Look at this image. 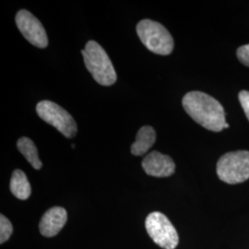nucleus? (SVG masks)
Listing matches in <instances>:
<instances>
[{
	"label": "nucleus",
	"mask_w": 249,
	"mask_h": 249,
	"mask_svg": "<svg viewBox=\"0 0 249 249\" xmlns=\"http://www.w3.org/2000/svg\"><path fill=\"white\" fill-rule=\"evenodd\" d=\"M183 107L189 116L206 129L220 132L224 129L225 113L223 106L202 91H190L184 96Z\"/></svg>",
	"instance_id": "f257e3e1"
},
{
	"label": "nucleus",
	"mask_w": 249,
	"mask_h": 249,
	"mask_svg": "<svg viewBox=\"0 0 249 249\" xmlns=\"http://www.w3.org/2000/svg\"><path fill=\"white\" fill-rule=\"evenodd\" d=\"M81 53L87 70L99 84L111 86L116 82L117 76L113 63L98 43L89 41Z\"/></svg>",
	"instance_id": "f03ea898"
},
{
	"label": "nucleus",
	"mask_w": 249,
	"mask_h": 249,
	"mask_svg": "<svg viewBox=\"0 0 249 249\" xmlns=\"http://www.w3.org/2000/svg\"><path fill=\"white\" fill-rule=\"evenodd\" d=\"M137 34L142 43L152 53L167 55L174 49V39L169 32L160 23L151 20L143 19L137 25Z\"/></svg>",
	"instance_id": "7ed1b4c3"
},
{
	"label": "nucleus",
	"mask_w": 249,
	"mask_h": 249,
	"mask_svg": "<svg viewBox=\"0 0 249 249\" xmlns=\"http://www.w3.org/2000/svg\"><path fill=\"white\" fill-rule=\"evenodd\" d=\"M217 175L230 185L247 181L249 178V151H231L223 155L217 162Z\"/></svg>",
	"instance_id": "20e7f679"
},
{
	"label": "nucleus",
	"mask_w": 249,
	"mask_h": 249,
	"mask_svg": "<svg viewBox=\"0 0 249 249\" xmlns=\"http://www.w3.org/2000/svg\"><path fill=\"white\" fill-rule=\"evenodd\" d=\"M145 227L151 239L161 249H175L178 247V231L164 214L159 212L149 214Z\"/></svg>",
	"instance_id": "39448f33"
},
{
	"label": "nucleus",
	"mask_w": 249,
	"mask_h": 249,
	"mask_svg": "<svg viewBox=\"0 0 249 249\" xmlns=\"http://www.w3.org/2000/svg\"><path fill=\"white\" fill-rule=\"evenodd\" d=\"M36 112L47 124L53 125L66 138L71 139L77 131V124L70 113L51 101H42L36 107Z\"/></svg>",
	"instance_id": "423d86ee"
},
{
	"label": "nucleus",
	"mask_w": 249,
	"mask_h": 249,
	"mask_svg": "<svg viewBox=\"0 0 249 249\" xmlns=\"http://www.w3.org/2000/svg\"><path fill=\"white\" fill-rule=\"evenodd\" d=\"M16 24L22 36L32 45L38 48H45L48 45L45 28L30 11L19 10L16 15Z\"/></svg>",
	"instance_id": "0eeeda50"
},
{
	"label": "nucleus",
	"mask_w": 249,
	"mask_h": 249,
	"mask_svg": "<svg viewBox=\"0 0 249 249\" xmlns=\"http://www.w3.org/2000/svg\"><path fill=\"white\" fill-rule=\"evenodd\" d=\"M142 168L151 177L167 178L175 173L176 164L168 155L154 151L143 159Z\"/></svg>",
	"instance_id": "6e6552de"
},
{
	"label": "nucleus",
	"mask_w": 249,
	"mask_h": 249,
	"mask_svg": "<svg viewBox=\"0 0 249 249\" xmlns=\"http://www.w3.org/2000/svg\"><path fill=\"white\" fill-rule=\"evenodd\" d=\"M67 211L61 207H53L45 213L39 223L40 232L45 237H53L61 231L67 223Z\"/></svg>",
	"instance_id": "1a4fd4ad"
},
{
	"label": "nucleus",
	"mask_w": 249,
	"mask_h": 249,
	"mask_svg": "<svg viewBox=\"0 0 249 249\" xmlns=\"http://www.w3.org/2000/svg\"><path fill=\"white\" fill-rule=\"evenodd\" d=\"M156 141V133L153 127L142 126L136 136V142L131 146V153L136 156L144 155L151 149Z\"/></svg>",
	"instance_id": "9d476101"
},
{
	"label": "nucleus",
	"mask_w": 249,
	"mask_h": 249,
	"mask_svg": "<svg viewBox=\"0 0 249 249\" xmlns=\"http://www.w3.org/2000/svg\"><path fill=\"white\" fill-rule=\"evenodd\" d=\"M10 191L18 199L25 200L32 193V187L26 175L21 170H15L10 179Z\"/></svg>",
	"instance_id": "9b49d317"
},
{
	"label": "nucleus",
	"mask_w": 249,
	"mask_h": 249,
	"mask_svg": "<svg viewBox=\"0 0 249 249\" xmlns=\"http://www.w3.org/2000/svg\"><path fill=\"white\" fill-rule=\"evenodd\" d=\"M17 148L35 169L39 170L42 168L43 163L38 156L36 144L32 140L27 137L20 138L17 142Z\"/></svg>",
	"instance_id": "f8f14e48"
},
{
	"label": "nucleus",
	"mask_w": 249,
	"mask_h": 249,
	"mask_svg": "<svg viewBox=\"0 0 249 249\" xmlns=\"http://www.w3.org/2000/svg\"><path fill=\"white\" fill-rule=\"evenodd\" d=\"M13 232L12 224L9 219L3 214L0 215V244H4L9 240Z\"/></svg>",
	"instance_id": "ddd939ff"
},
{
	"label": "nucleus",
	"mask_w": 249,
	"mask_h": 249,
	"mask_svg": "<svg viewBox=\"0 0 249 249\" xmlns=\"http://www.w3.org/2000/svg\"><path fill=\"white\" fill-rule=\"evenodd\" d=\"M237 57L242 64L249 67V45H243L237 49Z\"/></svg>",
	"instance_id": "4468645a"
},
{
	"label": "nucleus",
	"mask_w": 249,
	"mask_h": 249,
	"mask_svg": "<svg viewBox=\"0 0 249 249\" xmlns=\"http://www.w3.org/2000/svg\"><path fill=\"white\" fill-rule=\"evenodd\" d=\"M238 96H239V101H240L241 106L243 107V110L249 120V91L241 90Z\"/></svg>",
	"instance_id": "2eb2a0df"
}]
</instances>
